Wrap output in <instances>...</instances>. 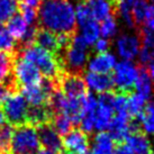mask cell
Here are the masks:
<instances>
[{"label":"cell","instance_id":"obj_1","mask_svg":"<svg viewBox=\"0 0 154 154\" xmlns=\"http://www.w3.org/2000/svg\"><path fill=\"white\" fill-rule=\"evenodd\" d=\"M37 26L56 35L77 34L75 10L69 0H42L37 9Z\"/></svg>","mask_w":154,"mask_h":154},{"label":"cell","instance_id":"obj_2","mask_svg":"<svg viewBox=\"0 0 154 154\" xmlns=\"http://www.w3.org/2000/svg\"><path fill=\"white\" fill-rule=\"evenodd\" d=\"M15 51L18 52L19 55L23 56L25 60L33 63L44 78L59 82L60 78L63 75V73H65L57 56L41 48L34 43L23 47H16Z\"/></svg>","mask_w":154,"mask_h":154},{"label":"cell","instance_id":"obj_3","mask_svg":"<svg viewBox=\"0 0 154 154\" xmlns=\"http://www.w3.org/2000/svg\"><path fill=\"white\" fill-rule=\"evenodd\" d=\"M87 46L88 44L85 42L81 35L75 34L72 37L71 44L68 46V48L62 52L60 55H56L65 73L81 75L88 62Z\"/></svg>","mask_w":154,"mask_h":154},{"label":"cell","instance_id":"obj_4","mask_svg":"<svg viewBox=\"0 0 154 154\" xmlns=\"http://www.w3.org/2000/svg\"><path fill=\"white\" fill-rule=\"evenodd\" d=\"M39 151L41 143L34 126L25 124L14 128L10 154H38Z\"/></svg>","mask_w":154,"mask_h":154},{"label":"cell","instance_id":"obj_5","mask_svg":"<svg viewBox=\"0 0 154 154\" xmlns=\"http://www.w3.org/2000/svg\"><path fill=\"white\" fill-rule=\"evenodd\" d=\"M28 106L29 105L20 91L10 92L1 106V112L6 123L10 124L13 127L27 124Z\"/></svg>","mask_w":154,"mask_h":154},{"label":"cell","instance_id":"obj_6","mask_svg":"<svg viewBox=\"0 0 154 154\" xmlns=\"http://www.w3.org/2000/svg\"><path fill=\"white\" fill-rule=\"evenodd\" d=\"M13 73L19 90L25 87L38 85L43 79L38 69L29 61L25 60L16 51H14Z\"/></svg>","mask_w":154,"mask_h":154},{"label":"cell","instance_id":"obj_7","mask_svg":"<svg viewBox=\"0 0 154 154\" xmlns=\"http://www.w3.org/2000/svg\"><path fill=\"white\" fill-rule=\"evenodd\" d=\"M140 68L135 65L131 61H122L119 63H116L114 68L112 81L114 87L117 88L120 94H127L134 88L136 80L138 78Z\"/></svg>","mask_w":154,"mask_h":154},{"label":"cell","instance_id":"obj_8","mask_svg":"<svg viewBox=\"0 0 154 154\" xmlns=\"http://www.w3.org/2000/svg\"><path fill=\"white\" fill-rule=\"evenodd\" d=\"M98 106L94 112V129L98 132H106L108 131L114 116V99L115 94L112 92H105L100 94L98 98Z\"/></svg>","mask_w":154,"mask_h":154},{"label":"cell","instance_id":"obj_9","mask_svg":"<svg viewBox=\"0 0 154 154\" xmlns=\"http://www.w3.org/2000/svg\"><path fill=\"white\" fill-rule=\"evenodd\" d=\"M37 132L39 143L44 146L45 150H50L56 153H61L63 151V138L56 132L52 123L38 125L35 127Z\"/></svg>","mask_w":154,"mask_h":154},{"label":"cell","instance_id":"obj_10","mask_svg":"<svg viewBox=\"0 0 154 154\" xmlns=\"http://www.w3.org/2000/svg\"><path fill=\"white\" fill-rule=\"evenodd\" d=\"M59 88L66 97L82 98L87 94V86L80 74L63 73L59 80Z\"/></svg>","mask_w":154,"mask_h":154},{"label":"cell","instance_id":"obj_11","mask_svg":"<svg viewBox=\"0 0 154 154\" xmlns=\"http://www.w3.org/2000/svg\"><path fill=\"white\" fill-rule=\"evenodd\" d=\"M109 134L116 142L125 141L135 131L132 118L126 114H115L109 126Z\"/></svg>","mask_w":154,"mask_h":154},{"label":"cell","instance_id":"obj_12","mask_svg":"<svg viewBox=\"0 0 154 154\" xmlns=\"http://www.w3.org/2000/svg\"><path fill=\"white\" fill-rule=\"evenodd\" d=\"M63 149L80 154H87L89 151V138L81 129L73 128L63 138Z\"/></svg>","mask_w":154,"mask_h":154},{"label":"cell","instance_id":"obj_13","mask_svg":"<svg viewBox=\"0 0 154 154\" xmlns=\"http://www.w3.org/2000/svg\"><path fill=\"white\" fill-rule=\"evenodd\" d=\"M141 50V39L138 35H120L117 39V51L125 61H131L138 55Z\"/></svg>","mask_w":154,"mask_h":154},{"label":"cell","instance_id":"obj_14","mask_svg":"<svg viewBox=\"0 0 154 154\" xmlns=\"http://www.w3.org/2000/svg\"><path fill=\"white\" fill-rule=\"evenodd\" d=\"M85 82L87 88H89L91 92L105 94L109 92L114 88V81L110 74H101V73L87 72L85 75Z\"/></svg>","mask_w":154,"mask_h":154},{"label":"cell","instance_id":"obj_15","mask_svg":"<svg viewBox=\"0 0 154 154\" xmlns=\"http://www.w3.org/2000/svg\"><path fill=\"white\" fill-rule=\"evenodd\" d=\"M116 65V57L109 52L97 53L88 61V69L90 72L109 74Z\"/></svg>","mask_w":154,"mask_h":154},{"label":"cell","instance_id":"obj_16","mask_svg":"<svg viewBox=\"0 0 154 154\" xmlns=\"http://www.w3.org/2000/svg\"><path fill=\"white\" fill-rule=\"evenodd\" d=\"M34 44L43 50H46L54 55L60 54V44H59V35L52 33L50 30L37 27L34 37Z\"/></svg>","mask_w":154,"mask_h":154},{"label":"cell","instance_id":"obj_17","mask_svg":"<svg viewBox=\"0 0 154 154\" xmlns=\"http://www.w3.org/2000/svg\"><path fill=\"white\" fill-rule=\"evenodd\" d=\"M83 2L97 22H103L111 15H115V7L111 0H83Z\"/></svg>","mask_w":154,"mask_h":154},{"label":"cell","instance_id":"obj_18","mask_svg":"<svg viewBox=\"0 0 154 154\" xmlns=\"http://www.w3.org/2000/svg\"><path fill=\"white\" fill-rule=\"evenodd\" d=\"M125 142L133 154H153V149L150 140L143 133L134 131L125 140Z\"/></svg>","mask_w":154,"mask_h":154},{"label":"cell","instance_id":"obj_19","mask_svg":"<svg viewBox=\"0 0 154 154\" xmlns=\"http://www.w3.org/2000/svg\"><path fill=\"white\" fill-rule=\"evenodd\" d=\"M53 111L48 105L44 106H28L27 111V124L32 126H38V125L51 123L53 118Z\"/></svg>","mask_w":154,"mask_h":154},{"label":"cell","instance_id":"obj_20","mask_svg":"<svg viewBox=\"0 0 154 154\" xmlns=\"http://www.w3.org/2000/svg\"><path fill=\"white\" fill-rule=\"evenodd\" d=\"M115 149V141L107 132H98L94 137L92 149L87 154H112Z\"/></svg>","mask_w":154,"mask_h":154},{"label":"cell","instance_id":"obj_21","mask_svg":"<svg viewBox=\"0 0 154 154\" xmlns=\"http://www.w3.org/2000/svg\"><path fill=\"white\" fill-rule=\"evenodd\" d=\"M29 25L25 22V19L19 13L15 14L13 17L7 22V29L15 42L20 43L28 32Z\"/></svg>","mask_w":154,"mask_h":154},{"label":"cell","instance_id":"obj_22","mask_svg":"<svg viewBox=\"0 0 154 154\" xmlns=\"http://www.w3.org/2000/svg\"><path fill=\"white\" fill-rule=\"evenodd\" d=\"M138 68H140L138 78H137L134 88L136 90V94L142 96L145 100H149L153 94V82L151 80L145 66L138 65Z\"/></svg>","mask_w":154,"mask_h":154},{"label":"cell","instance_id":"obj_23","mask_svg":"<svg viewBox=\"0 0 154 154\" xmlns=\"http://www.w3.org/2000/svg\"><path fill=\"white\" fill-rule=\"evenodd\" d=\"M137 118L140 127L143 132L149 135L154 134V101L146 103L143 111Z\"/></svg>","mask_w":154,"mask_h":154},{"label":"cell","instance_id":"obj_24","mask_svg":"<svg viewBox=\"0 0 154 154\" xmlns=\"http://www.w3.org/2000/svg\"><path fill=\"white\" fill-rule=\"evenodd\" d=\"M151 5L147 0H134L132 2V16L136 28H142Z\"/></svg>","mask_w":154,"mask_h":154},{"label":"cell","instance_id":"obj_25","mask_svg":"<svg viewBox=\"0 0 154 154\" xmlns=\"http://www.w3.org/2000/svg\"><path fill=\"white\" fill-rule=\"evenodd\" d=\"M145 99L138 94H127V100H126V112L131 118L138 117L144 107L146 105Z\"/></svg>","mask_w":154,"mask_h":154},{"label":"cell","instance_id":"obj_26","mask_svg":"<svg viewBox=\"0 0 154 154\" xmlns=\"http://www.w3.org/2000/svg\"><path fill=\"white\" fill-rule=\"evenodd\" d=\"M81 27L82 32V38L85 39L88 45H94L97 41L99 39V35H100V26L96 19H91L86 24H83Z\"/></svg>","mask_w":154,"mask_h":154},{"label":"cell","instance_id":"obj_27","mask_svg":"<svg viewBox=\"0 0 154 154\" xmlns=\"http://www.w3.org/2000/svg\"><path fill=\"white\" fill-rule=\"evenodd\" d=\"M14 127L8 123L0 124V154H10Z\"/></svg>","mask_w":154,"mask_h":154},{"label":"cell","instance_id":"obj_28","mask_svg":"<svg viewBox=\"0 0 154 154\" xmlns=\"http://www.w3.org/2000/svg\"><path fill=\"white\" fill-rule=\"evenodd\" d=\"M14 52H0V83H4L13 75Z\"/></svg>","mask_w":154,"mask_h":154},{"label":"cell","instance_id":"obj_29","mask_svg":"<svg viewBox=\"0 0 154 154\" xmlns=\"http://www.w3.org/2000/svg\"><path fill=\"white\" fill-rule=\"evenodd\" d=\"M19 10L18 0H0V23H7Z\"/></svg>","mask_w":154,"mask_h":154},{"label":"cell","instance_id":"obj_30","mask_svg":"<svg viewBox=\"0 0 154 154\" xmlns=\"http://www.w3.org/2000/svg\"><path fill=\"white\" fill-rule=\"evenodd\" d=\"M51 123L61 136H65L72 129V122L63 114H55L53 116Z\"/></svg>","mask_w":154,"mask_h":154},{"label":"cell","instance_id":"obj_31","mask_svg":"<svg viewBox=\"0 0 154 154\" xmlns=\"http://www.w3.org/2000/svg\"><path fill=\"white\" fill-rule=\"evenodd\" d=\"M15 48H16L15 39L9 34L7 27H5L0 23V52L11 53L15 51Z\"/></svg>","mask_w":154,"mask_h":154},{"label":"cell","instance_id":"obj_32","mask_svg":"<svg viewBox=\"0 0 154 154\" xmlns=\"http://www.w3.org/2000/svg\"><path fill=\"white\" fill-rule=\"evenodd\" d=\"M100 33L103 36V38H111L114 37L117 33V23L114 17V15H111L106 19H103L100 27Z\"/></svg>","mask_w":154,"mask_h":154},{"label":"cell","instance_id":"obj_33","mask_svg":"<svg viewBox=\"0 0 154 154\" xmlns=\"http://www.w3.org/2000/svg\"><path fill=\"white\" fill-rule=\"evenodd\" d=\"M19 10H20V15L28 25H37V9L29 7L24 2H19Z\"/></svg>","mask_w":154,"mask_h":154},{"label":"cell","instance_id":"obj_34","mask_svg":"<svg viewBox=\"0 0 154 154\" xmlns=\"http://www.w3.org/2000/svg\"><path fill=\"white\" fill-rule=\"evenodd\" d=\"M75 18H77V23L79 24V26H82L87 22L94 19L91 13H90L89 8L87 7V5L83 1L78 4L77 9H75Z\"/></svg>","mask_w":154,"mask_h":154},{"label":"cell","instance_id":"obj_35","mask_svg":"<svg viewBox=\"0 0 154 154\" xmlns=\"http://www.w3.org/2000/svg\"><path fill=\"white\" fill-rule=\"evenodd\" d=\"M142 28H145V29L154 33V7L152 5H151L150 9H149V13L146 15L145 22H144V25H143Z\"/></svg>","mask_w":154,"mask_h":154},{"label":"cell","instance_id":"obj_36","mask_svg":"<svg viewBox=\"0 0 154 154\" xmlns=\"http://www.w3.org/2000/svg\"><path fill=\"white\" fill-rule=\"evenodd\" d=\"M94 45L96 52H98V53H105V52H108V48L110 46V42L106 38H100Z\"/></svg>","mask_w":154,"mask_h":154},{"label":"cell","instance_id":"obj_37","mask_svg":"<svg viewBox=\"0 0 154 154\" xmlns=\"http://www.w3.org/2000/svg\"><path fill=\"white\" fill-rule=\"evenodd\" d=\"M9 94H10V90H9L8 87L4 85V83H0V108H1L5 99L7 98V96Z\"/></svg>","mask_w":154,"mask_h":154},{"label":"cell","instance_id":"obj_38","mask_svg":"<svg viewBox=\"0 0 154 154\" xmlns=\"http://www.w3.org/2000/svg\"><path fill=\"white\" fill-rule=\"evenodd\" d=\"M112 154H133V152L129 150L126 144H119L114 149Z\"/></svg>","mask_w":154,"mask_h":154},{"label":"cell","instance_id":"obj_39","mask_svg":"<svg viewBox=\"0 0 154 154\" xmlns=\"http://www.w3.org/2000/svg\"><path fill=\"white\" fill-rule=\"evenodd\" d=\"M145 69L146 71H147V73H149V75H150L152 82H154V60L151 61L150 63H147L145 65Z\"/></svg>","mask_w":154,"mask_h":154},{"label":"cell","instance_id":"obj_40","mask_svg":"<svg viewBox=\"0 0 154 154\" xmlns=\"http://www.w3.org/2000/svg\"><path fill=\"white\" fill-rule=\"evenodd\" d=\"M41 1H42V0H24L23 2L25 5H27V6H29V7L38 9L39 5H41Z\"/></svg>","mask_w":154,"mask_h":154},{"label":"cell","instance_id":"obj_41","mask_svg":"<svg viewBox=\"0 0 154 154\" xmlns=\"http://www.w3.org/2000/svg\"><path fill=\"white\" fill-rule=\"evenodd\" d=\"M38 154H60V153H56V152H53V151H50V150H41L38 152Z\"/></svg>","mask_w":154,"mask_h":154},{"label":"cell","instance_id":"obj_42","mask_svg":"<svg viewBox=\"0 0 154 154\" xmlns=\"http://www.w3.org/2000/svg\"><path fill=\"white\" fill-rule=\"evenodd\" d=\"M62 154H80V153H75V152H71V151H66L63 149V151L61 152Z\"/></svg>","mask_w":154,"mask_h":154},{"label":"cell","instance_id":"obj_43","mask_svg":"<svg viewBox=\"0 0 154 154\" xmlns=\"http://www.w3.org/2000/svg\"><path fill=\"white\" fill-rule=\"evenodd\" d=\"M152 149H153V154H154V142H153V147H152Z\"/></svg>","mask_w":154,"mask_h":154},{"label":"cell","instance_id":"obj_44","mask_svg":"<svg viewBox=\"0 0 154 154\" xmlns=\"http://www.w3.org/2000/svg\"><path fill=\"white\" fill-rule=\"evenodd\" d=\"M128 1H131V2H133V1H134V0H128Z\"/></svg>","mask_w":154,"mask_h":154},{"label":"cell","instance_id":"obj_45","mask_svg":"<svg viewBox=\"0 0 154 154\" xmlns=\"http://www.w3.org/2000/svg\"><path fill=\"white\" fill-rule=\"evenodd\" d=\"M153 4H154V1H153Z\"/></svg>","mask_w":154,"mask_h":154}]
</instances>
